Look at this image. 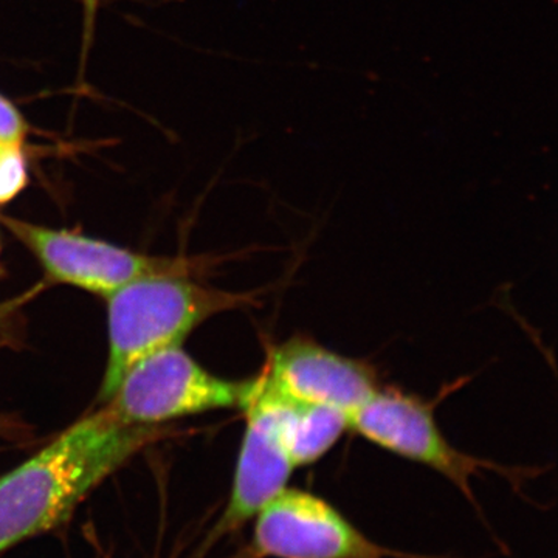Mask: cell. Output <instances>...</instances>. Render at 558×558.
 <instances>
[{
    "mask_svg": "<svg viewBox=\"0 0 558 558\" xmlns=\"http://www.w3.org/2000/svg\"><path fill=\"white\" fill-rule=\"evenodd\" d=\"M168 433L128 424L108 405L70 425L0 476V554L60 526L102 481Z\"/></svg>",
    "mask_w": 558,
    "mask_h": 558,
    "instance_id": "cell-1",
    "label": "cell"
},
{
    "mask_svg": "<svg viewBox=\"0 0 558 558\" xmlns=\"http://www.w3.org/2000/svg\"><path fill=\"white\" fill-rule=\"evenodd\" d=\"M248 293L199 284L191 277H148L109 295V352L98 403L105 405L124 374L150 354L182 347L197 326L220 312L253 303Z\"/></svg>",
    "mask_w": 558,
    "mask_h": 558,
    "instance_id": "cell-2",
    "label": "cell"
},
{
    "mask_svg": "<svg viewBox=\"0 0 558 558\" xmlns=\"http://www.w3.org/2000/svg\"><path fill=\"white\" fill-rule=\"evenodd\" d=\"M0 223L38 259L46 284H65L108 299L148 277H191L204 260L145 255L78 231L49 229L0 215Z\"/></svg>",
    "mask_w": 558,
    "mask_h": 558,
    "instance_id": "cell-3",
    "label": "cell"
},
{
    "mask_svg": "<svg viewBox=\"0 0 558 558\" xmlns=\"http://www.w3.org/2000/svg\"><path fill=\"white\" fill-rule=\"evenodd\" d=\"M245 433L234 470L229 502L209 535L216 542L241 531L281 494L293 465L286 444L290 400L279 396L263 374L245 380L240 407Z\"/></svg>",
    "mask_w": 558,
    "mask_h": 558,
    "instance_id": "cell-4",
    "label": "cell"
},
{
    "mask_svg": "<svg viewBox=\"0 0 558 558\" xmlns=\"http://www.w3.org/2000/svg\"><path fill=\"white\" fill-rule=\"evenodd\" d=\"M245 380L222 379L180 347L140 360L105 403L135 425H163L208 411L238 409Z\"/></svg>",
    "mask_w": 558,
    "mask_h": 558,
    "instance_id": "cell-5",
    "label": "cell"
},
{
    "mask_svg": "<svg viewBox=\"0 0 558 558\" xmlns=\"http://www.w3.org/2000/svg\"><path fill=\"white\" fill-rule=\"evenodd\" d=\"M242 558H449L385 548L326 499L286 487L255 517Z\"/></svg>",
    "mask_w": 558,
    "mask_h": 558,
    "instance_id": "cell-6",
    "label": "cell"
},
{
    "mask_svg": "<svg viewBox=\"0 0 558 558\" xmlns=\"http://www.w3.org/2000/svg\"><path fill=\"white\" fill-rule=\"evenodd\" d=\"M433 409V403L416 396L380 388L352 414L351 428L380 449L440 473L480 508L473 494L472 478L484 470L505 473L508 478H512L515 472L454 449L436 424Z\"/></svg>",
    "mask_w": 558,
    "mask_h": 558,
    "instance_id": "cell-7",
    "label": "cell"
},
{
    "mask_svg": "<svg viewBox=\"0 0 558 558\" xmlns=\"http://www.w3.org/2000/svg\"><path fill=\"white\" fill-rule=\"evenodd\" d=\"M260 374L284 399L330 407L349 416L380 389L369 363L344 357L301 336L271 347Z\"/></svg>",
    "mask_w": 558,
    "mask_h": 558,
    "instance_id": "cell-8",
    "label": "cell"
},
{
    "mask_svg": "<svg viewBox=\"0 0 558 558\" xmlns=\"http://www.w3.org/2000/svg\"><path fill=\"white\" fill-rule=\"evenodd\" d=\"M351 428V416L330 407L306 405L290 400L286 444L295 468L314 464Z\"/></svg>",
    "mask_w": 558,
    "mask_h": 558,
    "instance_id": "cell-9",
    "label": "cell"
},
{
    "mask_svg": "<svg viewBox=\"0 0 558 558\" xmlns=\"http://www.w3.org/2000/svg\"><path fill=\"white\" fill-rule=\"evenodd\" d=\"M27 185L28 163L24 146L0 142V205L16 199Z\"/></svg>",
    "mask_w": 558,
    "mask_h": 558,
    "instance_id": "cell-10",
    "label": "cell"
},
{
    "mask_svg": "<svg viewBox=\"0 0 558 558\" xmlns=\"http://www.w3.org/2000/svg\"><path fill=\"white\" fill-rule=\"evenodd\" d=\"M46 282L0 303V347H13L20 341L24 330V310L43 292Z\"/></svg>",
    "mask_w": 558,
    "mask_h": 558,
    "instance_id": "cell-11",
    "label": "cell"
},
{
    "mask_svg": "<svg viewBox=\"0 0 558 558\" xmlns=\"http://www.w3.org/2000/svg\"><path fill=\"white\" fill-rule=\"evenodd\" d=\"M28 126L20 110L0 95V142L24 146Z\"/></svg>",
    "mask_w": 558,
    "mask_h": 558,
    "instance_id": "cell-12",
    "label": "cell"
},
{
    "mask_svg": "<svg viewBox=\"0 0 558 558\" xmlns=\"http://www.w3.org/2000/svg\"><path fill=\"white\" fill-rule=\"evenodd\" d=\"M83 2L84 35H83V61L86 60L87 51L90 49L94 39L95 24H97L100 0H81Z\"/></svg>",
    "mask_w": 558,
    "mask_h": 558,
    "instance_id": "cell-13",
    "label": "cell"
},
{
    "mask_svg": "<svg viewBox=\"0 0 558 558\" xmlns=\"http://www.w3.org/2000/svg\"><path fill=\"white\" fill-rule=\"evenodd\" d=\"M0 253H2V247H0ZM0 275H2V263H0Z\"/></svg>",
    "mask_w": 558,
    "mask_h": 558,
    "instance_id": "cell-14",
    "label": "cell"
}]
</instances>
